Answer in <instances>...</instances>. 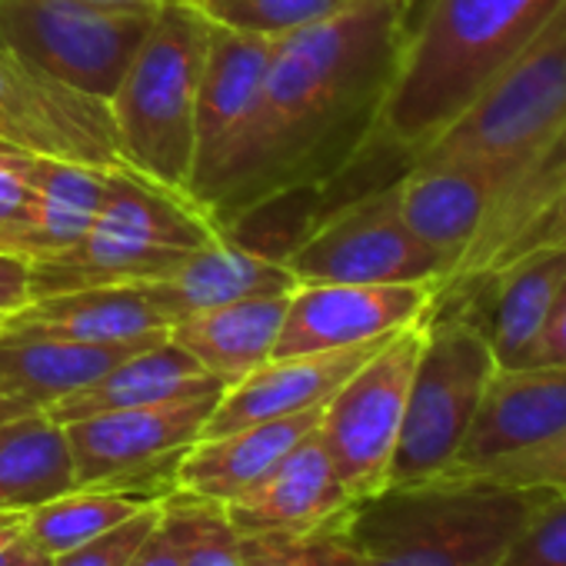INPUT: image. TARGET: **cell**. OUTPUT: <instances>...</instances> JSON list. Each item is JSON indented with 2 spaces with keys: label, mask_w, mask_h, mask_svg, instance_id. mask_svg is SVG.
<instances>
[{
  "label": "cell",
  "mask_w": 566,
  "mask_h": 566,
  "mask_svg": "<svg viewBox=\"0 0 566 566\" xmlns=\"http://www.w3.org/2000/svg\"><path fill=\"white\" fill-rule=\"evenodd\" d=\"M210 24L280 41L337 18L354 0H184Z\"/></svg>",
  "instance_id": "30"
},
{
  "label": "cell",
  "mask_w": 566,
  "mask_h": 566,
  "mask_svg": "<svg viewBox=\"0 0 566 566\" xmlns=\"http://www.w3.org/2000/svg\"><path fill=\"white\" fill-rule=\"evenodd\" d=\"M220 394L223 390L64 423L74 457V483L117 486L157 500L147 490V480L164 476V467H177L184 450L200 440Z\"/></svg>",
  "instance_id": "11"
},
{
  "label": "cell",
  "mask_w": 566,
  "mask_h": 566,
  "mask_svg": "<svg viewBox=\"0 0 566 566\" xmlns=\"http://www.w3.org/2000/svg\"><path fill=\"white\" fill-rule=\"evenodd\" d=\"M539 490L433 476L390 483L344 510L364 566H500Z\"/></svg>",
  "instance_id": "3"
},
{
  "label": "cell",
  "mask_w": 566,
  "mask_h": 566,
  "mask_svg": "<svg viewBox=\"0 0 566 566\" xmlns=\"http://www.w3.org/2000/svg\"><path fill=\"white\" fill-rule=\"evenodd\" d=\"M91 4H104V8H167V4H184V0H91Z\"/></svg>",
  "instance_id": "42"
},
{
  "label": "cell",
  "mask_w": 566,
  "mask_h": 566,
  "mask_svg": "<svg viewBox=\"0 0 566 566\" xmlns=\"http://www.w3.org/2000/svg\"><path fill=\"white\" fill-rule=\"evenodd\" d=\"M217 390H227V387L167 337L130 354L91 387L57 400L54 407H48V413L57 423H74L94 413L150 407V403L184 400V397H200V394H217Z\"/></svg>",
  "instance_id": "24"
},
{
  "label": "cell",
  "mask_w": 566,
  "mask_h": 566,
  "mask_svg": "<svg viewBox=\"0 0 566 566\" xmlns=\"http://www.w3.org/2000/svg\"><path fill=\"white\" fill-rule=\"evenodd\" d=\"M8 566H51V553H44L41 546H34L31 539H24V546L14 553V559Z\"/></svg>",
  "instance_id": "41"
},
{
  "label": "cell",
  "mask_w": 566,
  "mask_h": 566,
  "mask_svg": "<svg viewBox=\"0 0 566 566\" xmlns=\"http://www.w3.org/2000/svg\"><path fill=\"white\" fill-rule=\"evenodd\" d=\"M297 283H437L450 260L427 247L400 217L397 180L327 210L283 260Z\"/></svg>",
  "instance_id": "9"
},
{
  "label": "cell",
  "mask_w": 566,
  "mask_h": 566,
  "mask_svg": "<svg viewBox=\"0 0 566 566\" xmlns=\"http://www.w3.org/2000/svg\"><path fill=\"white\" fill-rule=\"evenodd\" d=\"M150 503H160V500H150V496L130 493V490H117V486H74V490L28 510L24 530L34 546L57 556L81 543L97 539L101 533L114 530L117 523L130 520L134 513H140Z\"/></svg>",
  "instance_id": "28"
},
{
  "label": "cell",
  "mask_w": 566,
  "mask_h": 566,
  "mask_svg": "<svg viewBox=\"0 0 566 566\" xmlns=\"http://www.w3.org/2000/svg\"><path fill=\"white\" fill-rule=\"evenodd\" d=\"M566 294V247L526 250L493 273L437 291L440 307L463 311L486 337L496 367H530Z\"/></svg>",
  "instance_id": "13"
},
{
  "label": "cell",
  "mask_w": 566,
  "mask_h": 566,
  "mask_svg": "<svg viewBox=\"0 0 566 566\" xmlns=\"http://www.w3.org/2000/svg\"><path fill=\"white\" fill-rule=\"evenodd\" d=\"M563 137H566V134H563Z\"/></svg>",
  "instance_id": "44"
},
{
  "label": "cell",
  "mask_w": 566,
  "mask_h": 566,
  "mask_svg": "<svg viewBox=\"0 0 566 566\" xmlns=\"http://www.w3.org/2000/svg\"><path fill=\"white\" fill-rule=\"evenodd\" d=\"M493 374L496 357L483 331L463 311L433 304L387 486L423 483L450 470Z\"/></svg>",
  "instance_id": "6"
},
{
  "label": "cell",
  "mask_w": 566,
  "mask_h": 566,
  "mask_svg": "<svg viewBox=\"0 0 566 566\" xmlns=\"http://www.w3.org/2000/svg\"><path fill=\"white\" fill-rule=\"evenodd\" d=\"M157 11L91 0H0V51L107 101Z\"/></svg>",
  "instance_id": "8"
},
{
  "label": "cell",
  "mask_w": 566,
  "mask_h": 566,
  "mask_svg": "<svg viewBox=\"0 0 566 566\" xmlns=\"http://www.w3.org/2000/svg\"><path fill=\"white\" fill-rule=\"evenodd\" d=\"M250 566H364L344 513L297 536H247Z\"/></svg>",
  "instance_id": "31"
},
{
  "label": "cell",
  "mask_w": 566,
  "mask_h": 566,
  "mask_svg": "<svg viewBox=\"0 0 566 566\" xmlns=\"http://www.w3.org/2000/svg\"><path fill=\"white\" fill-rule=\"evenodd\" d=\"M31 157L0 140V250L31 256L34 233V184H31Z\"/></svg>",
  "instance_id": "32"
},
{
  "label": "cell",
  "mask_w": 566,
  "mask_h": 566,
  "mask_svg": "<svg viewBox=\"0 0 566 566\" xmlns=\"http://www.w3.org/2000/svg\"><path fill=\"white\" fill-rule=\"evenodd\" d=\"M530 160V157H526ZM526 160H427L397 177L403 223L440 256L450 273L486 227L493 203Z\"/></svg>",
  "instance_id": "15"
},
{
  "label": "cell",
  "mask_w": 566,
  "mask_h": 566,
  "mask_svg": "<svg viewBox=\"0 0 566 566\" xmlns=\"http://www.w3.org/2000/svg\"><path fill=\"white\" fill-rule=\"evenodd\" d=\"M533 364H553V367H566V294L559 301V307L553 311L539 344H536V354H533Z\"/></svg>",
  "instance_id": "38"
},
{
  "label": "cell",
  "mask_w": 566,
  "mask_h": 566,
  "mask_svg": "<svg viewBox=\"0 0 566 566\" xmlns=\"http://www.w3.org/2000/svg\"><path fill=\"white\" fill-rule=\"evenodd\" d=\"M74 486L64 423L48 410L0 423V513H28Z\"/></svg>",
  "instance_id": "26"
},
{
  "label": "cell",
  "mask_w": 566,
  "mask_h": 566,
  "mask_svg": "<svg viewBox=\"0 0 566 566\" xmlns=\"http://www.w3.org/2000/svg\"><path fill=\"white\" fill-rule=\"evenodd\" d=\"M150 307L160 314L167 327L184 317L247 301V297H270V294H294L297 276L287 263L247 250L227 237L193 250L177 270L167 276L137 283Z\"/></svg>",
  "instance_id": "20"
},
{
  "label": "cell",
  "mask_w": 566,
  "mask_h": 566,
  "mask_svg": "<svg viewBox=\"0 0 566 566\" xmlns=\"http://www.w3.org/2000/svg\"><path fill=\"white\" fill-rule=\"evenodd\" d=\"M0 327L61 337L81 344H127L167 337V324L150 307L137 283H114V287H84L51 297H34L21 311L8 314Z\"/></svg>",
  "instance_id": "22"
},
{
  "label": "cell",
  "mask_w": 566,
  "mask_h": 566,
  "mask_svg": "<svg viewBox=\"0 0 566 566\" xmlns=\"http://www.w3.org/2000/svg\"><path fill=\"white\" fill-rule=\"evenodd\" d=\"M387 340L390 337L324 354L270 357L263 367H256L253 374H247L220 394L200 437L230 433L260 420L324 410V403L354 377V370L364 360H370Z\"/></svg>",
  "instance_id": "17"
},
{
  "label": "cell",
  "mask_w": 566,
  "mask_h": 566,
  "mask_svg": "<svg viewBox=\"0 0 566 566\" xmlns=\"http://www.w3.org/2000/svg\"><path fill=\"white\" fill-rule=\"evenodd\" d=\"M566 134V4L413 164L526 160Z\"/></svg>",
  "instance_id": "7"
},
{
  "label": "cell",
  "mask_w": 566,
  "mask_h": 566,
  "mask_svg": "<svg viewBox=\"0 0 566 566\" xmlns=\"http://www.w3.org/2000/svg\"><path fill=\"white\" fill-rule=\"evenodd\" d=\"M413 8L417 0H354L337 18L273 41L253 107L190 187L220 233L270 200L327 187L360 164Z\"/></svg>",
  "instance_id": "1"
},
{
  "label": "cell",
  "mask_w": 566,
  "mask_h": 566,
  "mask_svg": "<svg viewBox=\"0 0 566 566\" xmlns=\"http://www.w3.org/2000/svg\"><path fill=\"white\" fill-rule=\"evenodd\" d=\"M210 21L190 4L157 11L107 97L120 160L190 197L197 170V91Z\"/></svg>",
  "instance_id": "4"
},
{
  "label": "cell",
  "mask_w": 566,
  "mask_h": 566,
  "mask_svg": "<svg viewBox=\"0 0 566 566\" xmlns=\"http://www.w3.org/2000/svg\"><path fill=\"white\" fill-rule=\"evenodd\" d=\"M160 530L180 566H250L247 536L230 523L223 503L174 490L160 500Z\"/></svg>",
  "instance_id": "29"
},
{
  "label": "cell",
  "mask_w": 566,
  "mask_h": 566,
  "mask_svg": "<svg viewBox=\"0 0 566 566\" xmlns=\"http://www.w3.org/2000/svg\"><path fill=\"white\" fill-rule=\"evenodd\" d=\"M24 539H28L24 513H0V566H8L14 559Z\"/></svg>",
  "instance_id": "40"
},
{
  "label": "cell",
  "mask_w": 566,
  "mask_h": 566,
  "mask_svg": "<svg viewBox=\"0 0 566 566\" xmlns=\"http://www.w3.org/2000/svg\"><path fill=\"white\" fill-rule=\"evenodd\" d=\"M457 480H480L493 486L510 490H539V493H566V430L530 447L520 453H510L470 476Z\"/></svg>",
  "instance_id": "33"
},
{
  "label": "cell",
  "mask_w": 566,
  "mask_h": 566,
  "mask_svg": "<svg viewBox=\"0 0 566 566\" xmlns=\"http://www.w3.org/2000/svg\"><path fill=\"white\" fill-rule=\"evenodd\" d=\"M0 140L38 154L101 170L120 160L107 101L71 87L51 71L0 51Z\"/></svg>",
  "instance_id": "12"
},
{
  "label": "cell",
  "mask_w": 566,
  "mask_h": 566,
  "mask_svg": "<svg viewBox=\"0 0 566 566\" xmlns=\"http://www.w3.org/2000/svg\"><path fill=\"white\" fill-rule=\"evenodd\" d=\"M167 340H127V344H81L61 337H38L0 327V417L48 410L57 400L91 387L130 354Z\"/></svg>",
  "instance_id": "19"
},
{
  "label": "cell",
  "mask_w": 566,
  "mask_h": 566,
  "mask_svg": "<svg viewBox=\"0 0 566 566\" xmlns=\"http://www.w3.org/2000/svg\"><path fill=\"white\" fill-rule=\"evenodd\" d=\"M563 4L566 0H427L413 8L400 67L367 154L397 157L407 170Z\"/></svg>",
  "instance_id": "2"
},
{
  "label": "cell",
  "mask_w": 566,
  "mask_h": 566,
  "mask_svg": "<svg viewBox=\"0 0 566 566\" xmlns=\"http://www.w3.org/2000/svg\"><path fill=\"white\" fill-rule=\"evenodd\" d=\"M423 334L427 321L394 334L321 410L317 433L354 503L387 486Z\"/></svg>",
  "instance_id": "10"
},
{
  "label": "cell",
  "mask_w": 566,
  "mask_h": 566,
  "mask_svg": "<svg viewBox=\"0 0 566 566\" xmlns=\"http://www.w3.org/2000/svg\"><path fill=\"white\" fill-rule=\"evenodd\" d=\"M321 433H307L263 480L223 503L243 536H297L317 530L350 506Z\"/></svg>",
  "instance_id": "18"
},
{
  "label": "cell",
  "mask_w": 566,
  "mask_h": 566,
  "mask_svg": "<svg viewBox=\"0 0 566 566\" xmlns=\"http://www.w3.org/2000/svg\"><path fill=\"white\" fill-rule=\"evenodd\" d=\"M321 423V410L260 420L230 433L193 440L174 470V490L213 503H230L263 480L307 433Z\"/></svg>",
  "instance_id": "21"
},
{
  "label": "cell",
  "mask_w": 566,
  "mask_h": 566,
  "mask_svg": "<svg viewBox=\"0 0 566 566\" xmlns=\"http://www.w3.org/2000/svg\"><path fill=\"white\" fill-rule=\"evenodd\" d=\"M566 430V367H496L476 417L440 476H470L510 453L530 450Z\"/></svg>",
  "instance_id": "16"
},
{
  "label": "cell",
  "mask_w": 566,
  "mask_h": 566,
  "mask_svg": "<svg viewBox=\"0 0 566 566\" xmlns=\"http://www.w3.org/2000/svg\"><path fill=\"white\" fill-rule=\"evenodd\" d=\"M217 237L223 233L190 197L114 167L91 230L71 250L31 260V301L167 276Z\"/></svg>",
  "instance_id": "5"
},
{
  "label": "cell",
  "mask_w": 566,
  "mask_h": 566,
  "mask_svg": "<svg viewBox=\"0 0 566 566\" xmlns=\"http://www.w3.org/2000/svg\"><path fill=\"white\" fill-rule=\"evenodd\" d=\"M157 520H160V503H150L130 520L101 533L97 539L51 556V566H127L137 556V549L147 543V536L154 533Z\"/></svg>",
  "instance_id": "35"
},
{
  "label": "cell",
  "mask_w": 566,
  "mask_h": 566,
  "mask_svg": "<svg viewBox=\"0 0 566 566\" xmlns=\"http://www.w3.org/2000/svg\"><path fill=\"white\" fill-rule=\"evenodd\" d=\"M539 247H566V177H563V184H559V190H556V197L549 200V207L503 250V256L496 260V266H503L506 260H513V256H520V253H526V250H539ZM493 266V270H496ZM490 270V273H493ZM480 280V276H476Z\"/></svg>",
  "instance_id": "36"
},
{
  "label": "cell",
  "mask_w": 566,
  "mask_h": 566,
  "mask_svg": "<svg viewBox=\"0 0 566 566\" xmlns=\"http://www.w3.org/2000/svg\"><path fill=\"white\" fill-rule=\"evenodd\" d=\"M0 321H4V317H0Z\"/></svg>",
  "instance_id": "43"
},
{
  "label": "cell",
  "mask_w": 566,
  "mask_h": 566,
  "mask_svg": "<svg viewBox=\"0 0 566 566\" xmlns=\"http://www.w3.org/2000/svg\"><path fill=\"white\" fill-rule=\"evenodd\" d=\"M437 283H297L273 357L344 350L427 321Z\"/></svg>",
  "instance_id": "14"
},
{
  "label": "cell",
  "mask_w": 566,
  "mask_h": 566,
  "mask_svg": "<svg viewBox=\"0 0 566 566\" xmlns=\"http://www.w3.org/2000/svg\"><path fill=\"white\" fill-rule=\"evenodd\" d=\"M500 566H566V493H546Z\"/></svg>",
  "instance_id": "34"
},
{
  "label": "cell",
  "mask_w": 566,
  "mask_h": 566,
  "mask_svg": "<svg viewBox=\"0 0 566 566\" xmlns=\"http://www.w3.org/2000/svg\"><path fill=\"white\" fill-rule=\"evenodd\" d=\"M127 566H180V559H177V549L170 546L167 533L160 530V520H157L154 533L147 536V543L137 549V556H134Z\"/></svg>",
  "instance_id": "39"
},
{
  "label": "cell",
  "mask_w": 566,
  "mask_h": 566,
  "mask_svg": "<svg viewBox=\"0 0 566 566\" xmlns=\"http://www.w3.org/2000/svg\"><path fill=\"white\" fill-rule=\"evenodd\" d=\"M31 301V260L0 250V317L21 311Z\"/></svg>",
  "instance_id": "37"
},
{
  "label": "cell",
  "mask_w": 566,
  "mask_h": 566,
  "mask_svg": "<svg viewBox=\"0 0 566 566\" xmlns=\"http://www.w3.org/2000/svg\"><path fill=\"white\" fill-rule=\"evenodd\" d=\"M291 294L247 297L177 321L167 337L187 350L210 377L233 387L273 357Z\"/></svg>",
  "instance_id": "25"
},
{
  "label": "cell",
  "mask_w": 566,
  "mask_h": 566,
  "mask_svg": "<svg viewBox=\"0 0 566 566\" xmlns=\"http://www.w3.org/2000/svg\"><path fill=\"white\" fill-rule=\"evenodd\" d=\"M31 184H34V233H31L28 260H44L71 250L91 230L107 190V170L34 154Z\"/></svg>",
  "instance_id": "27"
},
{
  "label": "cell",
  "mask_w": 566,
  "mask_h": 566,
  "mask_svg": "<svg viewBox=\"0 0 566 566\" xmlns=\"http://www.w3.org/2000/svg\"><path fill=\"white\" fill-rule=\"evenodd\" d=\"M273 57V41L210 24V41L197 91V174H203L223 144L233 137L253 107L263 74ZM193 187V184H190Z\"/></svg>",
  "instance_id": "23"
}]
</instances>
